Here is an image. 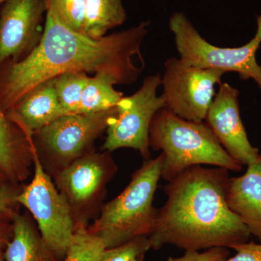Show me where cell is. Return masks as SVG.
Instances as JSON below:
<instances>
[{"mask_svg":"<svg viewBox=\"0 0 261 261\" xmlns=\"http://www.w3.org/2000/svg\"><path fill=\"white\" fill-rule=\"evenodd\" d=\"M148 22L99 39L75 32L46 13V23L37 47L25 58L11 63L0 81V106L10 111L43 82L67 72L107 73L120 84L134 83L141 70L133 62L142 60L141 47Z\"/></svg>","mask_w":261,"mask_h":261,"instance_id":"obj_1","label":"cell"},{"mask_svg":"<svg viewBox=\"0 0 261 261\" xmlns=\"http://www.w3.org/2000/svg\"><path fill=\"white\" fill-rule=\"evenodd\" d=\"M228 171L192 166L168 181L163 187L166 202L147 236L150 249L169 245L200 251L248 242L251 234L226 202Z\"/></svg>","mask_w":261,"mask_h":261,"instance_id":"obj_2","label":"cell"},{"mask_svg":"<svg viewBox=\"0 0 261 261\" xmlns=\"http://www.w3.org/2000/svg\"><path fill=\"white\" fill-rule=\"evenodd\" d=\"M149 145L163 152L161 178L168 182L192 166L207 165L234 172L243 168L225 150L205 121H187L166 108L152 118Z\"/></svg>","mask_w":261,"mask_h":261,"instance_id":"obj_3","label":"cell"},{"mask_svg":"<svg viewBox=\"0 0 261 261\" xmlns=\"http://www.w3.org/2000/svg\"><path fill=\"white\" fill-rule=\"evenodd\" d=\"M164 155L145 160L132 174L119 195L102 205L88 229L104 243L106 249L119 246L140 237L148 236L158 209L154 194L161 178Z\"/></svg>","mask_w":261,"mask_h":261,"instance_id":"obj_4","label":"cell"},{"mask_svg":"<svg viewBox=\"0 0 261 261\" xmlns=\"http://www.w3.org/2000/svg\"><path fill=\"white\" fill-rule=\"evenodd\" d=\"M29 139L34 175L32 181L22 187L17 202L24 206L36 220L43 240L57 260L63 261L74 234V218L68 200L43 167L32 136Z\"/></svg>","mask_w":261,"mask_h":261,"instance_id":"obj_5","label":"cell"},{"mask_svg":"<svg viewBox=\"0 0 261 261\" xmlns=\"http://www.w3.org/2000/svg\"><path fill=\"white\" fill-rule=\"evenodd\" d=\"M257 29L253 39L240 47L213 45L197 32L186 15L175 13L169 19L179 58L184 63L202 69L236 72L243 80L252 79L261 90V66L256 53L261 43V15L257 17Z\"/></svg>","mask_w":261,"mask_h":261,"instance_id":"obj_6","label":"cell"},{"mask_svg":"<svg viewBox=\"0 0 261 261\" xmlns=\"http://www.w3.org/2000/svg\"><path fill=\"white\" fill-rule=\"evenodd\" d=\"M116 107L92 114H68L34 132L32 140L43 167L55 174L92 151L94 142L107 130Z\"/></svg>","mask_w":261,"mask_h":261,"instance_id":"obj_7","label":"cell"},{"mask_svg":"<svg viewBox=\"0 0 261 261\" xmlns=\"http://www.w3.org/2000/svg\"><path fill=\"white\" fill-rule=\"evenodd\" d=\"M117 171L111 152L92 150L51 177L69 203L75 226H89V220L97 217L104 205L108 184Z\"/></svg>","mask_w":261,"mask_h":261,"instance_id":"obj_8","label":"cell"},{"mask_svg":"<svg viewBox=\"0 0 261 261\" xmlns=\"http://www.w3.org/2000/svg\"><path fill=\"white\" fill-rule=\"evenodd\" d=\"M161 85L160 73L149 75L135 94L122 98L108 124L102 151L130 148L138 151L144 160L150 159L149 127L154 115L166 106L162 95H157Z\"/></svg>","mask_w":261,"mask_h":261,"instance_id":"obj_9","label":"cell"},{"mask_svg":"<svg viewBox=\"0 0 261 261\" xmlns=\"http://www.w3.org/2000/svg\"><path fill=\"white\" fill-rule=\"evenodd\" d=\"M224 74L221 70L202 69L171 58L165 63L161 77L165 108L187 121H205L216 95L215 86Z\"/></svg>","mask_w":261,"mask_h":261,"instance_id":"obj_10","label":"cell"},{"mask_svg":"<svg viewBox=\"0 0 261 261\" xmlns=\"http://www.w3.org/2000/svg\"><path fill=\"white\" fill-rule=\"evenodd\" d=\"M0 10V68L20 61L39 44L46 0H5Z\"/></svg>","mask_w":261,"mask_h":261,"instance_id":"obj_11","label":"cell"},{"mask_svg":"<svg viewBox=\"0 0 261 261\" xmlns=\"http://www.w3.org/2000/svg\"><path fill=\"white\" fill-rule=\"evenodd\" d=\"M240 92L228 83L220 84L205 122L225 150L242 166L255 162L260 155L247 137L240 116Z\"/></svg>","mask_w":261,"mask_h":261,"instance_id":"obj_12","label":"cell"},{"mask_svg":"<svg viewBox=\"0 0 261 261\" xmlns=\"http://www.w3.org/2000/svg\"><path fill=\"white\" fill-rule=\"evenodd\" d=\"M247 167L242 176L230 178L226 202L261 243V154Z\"/></svg>","mask_w":261,"mask_h":261,"instance_id":"obj_13","label":"cell"},{"mask_svg":"<svg viewBox=\"0 0 261 261\" xmlns=\"http://www.w3.org/2000/svg\"><path fill=\"white\" fill-rule=\"evenodd\" d=\"M6 114L24 133L32 135L66 115L58 100L53 80L39 84Z\"/></svg>","mask_w":261,"mask_h":261,"instance_id":"obj_14","label":"cell"},{"mask_svg":"<svg viewBox=\"0 0 261 261\" xmlns=\"http://www.w3.org/2000/svg\"><path fill=\"white\" fill-rule=\"evenodd\" d=\"M33 164L29 137L0 106V171L11 185H20Z\"/></svg>","mask_w":261,"mask_h":261,"instance_id":"obj_15","label":"cell"},{"mask_svg":"<svg viewBox=\"0 0 261 261\" xmlns=\"http://www.w3.org/2000/svg\"><path fill=\"white\" fill-rule=\"evenodd\" d=\"M12 223L13 238L5 250V261H58L29 216L18 212Z\"/></svg>","mask_w":261,"mask_h":261,"instance_id":"obj_16","label":"cell"},{"mask_svg":"<svg viewBox=\"0 0 261 261\" xmlns=\"http://www.w3.org/2000/svg\"><path fill=\"white\" fill-rule=\"evenodd\" d=\"M126 20L122 0H86L82 34L94 39L106 36L108 31Z\"/></svg>","mask_w":261,"mask_h":261,"instance_id":"obj_17","label":"cell"},{"mask_svg":"<svg viewBox=\"0 0 261 261\" xmlns=\"http://www.w3.org/2000/svg\"><path fill=\"white\" fill-rule=\"evenodd\" d=\"M120 84L116 77L107 73H97L89 77L82 93L79 114H92L116 108L123 97L114 85Z\"/></svg>","mask_w":261,"mask_h":261,"instance_id":"obj_18","label":"cell"},{"mask_svg":"<svg viewBox=\"0 0 261 261\" xmlns=\"http://www.w3.org/2000/svg\"><path fill=\"white\" fill-rule=\"evenodd\" d=\"M89 80L85 72H67L53 79L58 100L65 114H79L82 93Z\"/></svg>","mask_w":261,"mask_h":261,"instance_id":"obj_19","label":"cell"},{"mask_svg":"<svg viewBox=\"0 0 261 261\" xmlns=\"http://www.w3.org/2000/svg\"><path fill=\"white\" fill-rule=\"evenodd\" d=\"M106 249L101 239L91 232L88 226L76 225L63 261H99Z\"/></svg>","mask_w":261,"mask_h":261,"instance_id":"obj_20","label":"cell"},{"mask_svg":"<svg viewBox=\"0 0 261 261\" xmlns=\"http://www.w3.org/2000/svg\"><path fill=\"white\" fill-rule=\"evenodd\" d=\"M47 11L61 23L82 34L86 0H46Z\"/></svg>","mask_w":261,"mask_h":261,"instance_id":"obj_21","label":"cell"},{"mask_svg":"<svg viewBox=\"0 0 261 261\" xmlns=\"http://www.w3.org/2000/svg\"><path fill=\"white\" fill-rule=\"evenodd\" d=\"M149 249L147 236L140 237L119 246L106 249L99 261H135Z\"/></svg>","mask_w":261,"mask_h":261,"instance_id":"obj_22","label":"cell"},{"mask_svg":"<svg viewBox=\"0 0 261 261\" xmlns=\"http://www.w3.org/2000/svg\"><path fill=\"white\" fill-rule=\"evenodd\" d=\"M20 185L7 184L0 188V222H12L18 213L17 197L21 191Z\"/></svg>","mask_w":261,"mask_h":261,"instance_id":"obj_23","label":"cell"},{"mask_svg":"<svg viewBox=\"0 0 261 261\" xmlns=\"http://www.w3.org/2000/svg\"><path fill=\"white\" fill-rule=\"evenodd\" d=\"M230 251L226 247H213L205 251H186L181 257H170L167 261H223L228 258Z\"/></svg>","mask_w":261,"mask_h":261,"instance_id":"obj_24","label":"cell"},{"mask_svg":"<svg viewBox=\"0 0 261 261\" xmlns=\"http://www.w3.org/2000/svg\"><path fill=\"white\" fill-rule=\"evenodd\" d=\"M231 249L236 250V255L223 261H261V243L252 241L239 244Z\"/></svg>","mask_w":261,"mask_h":261,"instance_id":"obj_25","label":"cell"},{"mask_svg":"<svg viewBox=\"0 0 261 261\" xmlns=\"http://www.w3.org/2000/svg\"><path fill=\"white\" fill-rule=\"evenodd\" d=\"M13 223L0 222V261H5V250L13 238Z\"/></svg>","mask_w":261,"mask_h":261,"instance_id":"obj_26","label":"cell"},{"mask_svg":"<svg viewBox=\"0 0 261 261\" xmlns=\"http://www.w3.org/2000/svg\"><path fill=\"white\" fill-rule=\"evenodd\" d=\"M7 184H10L8 182V180H7L6 177L4 176L3 173L0 171V188L4 186V185H7Z\"/></svg>","mask_w":261,"mask_h":261,"instance_id":"obj_27","label":"cell"},{"mask_svg":"<svg viewBox=\"0 0 261 261\" xmlns=\"http://www.w3.org/2000/svg\"><path fill=\"white\" fill-rule=\"evenodd\" d=\"M135 261H145V255H142V256L139 257Z\"/></svg>","mask_w":261,"mask_h":261,"instance_id":"obj_28","label":"cell"},{"mask_svg":"<svg viewBox=\"0 0 261 261\" xmlns=\"http://www.w3.org/2000/svg\"><path fill=\"white\" fill-rule=\"evenodd\" d=\"M5 0H0V5L3 4V3H4Z\"/></svg>","mask_w":261,"mask_h":261,"instance_id":"obj_29","label":"cell"}]
</instances>
